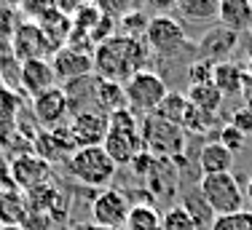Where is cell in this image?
I'll return each instance as SVG.
<instances>
[{"instance_id":"2","label":"cell","mask_w":252,"mask_h":230,"mask_svg":"<svg viewBox=\"0 0 252 230\" xmlns=\"http://www.w3.org/2000/svg\"><path fill=\"white\" fill-rule=\"evenodd\" d=\"M107 120H110V129H107L102 147H105V153L113 158L116 166H131L145 153L140 137V115H134L129 107H124V110L107 115Z\"/></svg>"},{"instance_id":"12","label":"cell","mask_w":252,"mask_h":230,"mask_svg":"<svg viewBox=\"0 0 252 230\" xmlns=\"http://www.w3.org/2000/svg\"><path fill=\"white\" fill-rule=\"evenodd\" d=\"M51 67H54V75H57V83H62V86H67L73 81H81V78H89L94 72L92 54L81 51V48H73V46L57 48L51 57Z\"/></svg>"},{"instance_id":"35","label":"cell","mask_w":252,"mask_h":230,"mask_svg":"<svg viewBox=\"0 0 252 230\" xmlns=\"http://www.w3.org/2000/svg\"><path fill=\"white\" fill-rule=\"evenodd\" d=\"M242 94H244V107H250V110H252V78H250V75H244Z\"/></svg>"},{"instance_id":"24","label":"cell","mask_w":252,"mask_h":230,"mask_svg":"<svg viewBox=\"0 0 252 230\" xmlns=\"http://www.w3.org/2000/svg\"><path fill=\"white\" fill-rule=\"evenodd\" d=\"M185 110H188V96H185V94H177V91H169V94L164 96V102L156 107L153 115H158V118H164V120H169V123H175V126H180V129H183Z\"/></svg>"},{"instance_id":"42","label":"cell","mask_w":252,"mask_h":230,"mask_svg":"<svg viewBox=\"0 0 252 230\" xmlns=\"http://www.w3.org/2000/svg\"><path fill=\"white\" fill-rule=\"evenodd\" d=\"M0 225H3V222H0Z\"/></svg>"},{"instance_id":"17","label":"cell","mask_w":252,"mask_h":230,"mask_svg":"<svg viewBox=\"0 0 252 230\" xmlns=\"http://www.w3.org/2000/svg\"><path fill=\"white\" fill-rule=\"evenodd\" d=\"M218 22L220 27L244 35L252 29V3L250 0H220L218 3Z\"/></svg>"},{"instance_id":"38","label":"cell","mask_w":252,"mask_h":230,"mask_svg":"<svg viewBox=\"0 0 252 230\" xmlns=\"http://www.w3.org/2000/svg\"><path fill=\"white\" fill-rule=\"evenodd\" d=\"M244 198L250 201V206H252V177L247 179V190H244Z\"/></svg>"},{"instance_id":"32","label":"cell","mask_w":252,"mask_h":230,"mask_svg":"<svg viewBox=\"0 0 252 230\" xmlns=\"http://www.w3.org/2000/svg\"><path fill=\"white\" fill-rule=\"evenodd\" d=\"M99 11L102 14H121V16H126V14H131V11H137V5H140V0H99Z\"/></svg>"},{"instance_id":"27","label":"cell","mask_w":252,"mask_h":230,"mask_svg":"<svg viewBox=\"0 0 252 230\" xmlns=\"http://www.w3.org/2000/svg\"><path fill=\"white\" fill-rule=\"evenodd\" d=\"M183 209H185V211H188V214L196 220L199 230H201V228H209V225H212V220H215L212 209H209L207 203L201 201L199 193H188V196L183 198Z\"/></svg>"},{"instance_id":"5","label":"cell","mask_w":252,"mask_h":230,"mask_svg":"<svg viewBox=\"0 0 252 230\" xmlns=\"http://www.w3.org/2000/svg\"><path fill=\"white\" fill-rule=\"evenodd\" d=\"M196 193H199L201 201L212 209L215 217L233 214V211L244 209V190L231 172L201 174L199 185H196Z\"/></svg>"},{"instance_id":"3","label":"cell","mask_w":252,"mask_h":230,"mask_svg":"<svg viewBox=\"0 0 252 230\" xmlns=\"http://www.w3.org/2000/svg\"><path fill=\"white\" fill-rule=\"evenodd\" d=\"M140 137L142 150L156 161H175L185 153V131L158 115L140 118Z\"/></svg>"},{"instance_id":"21","label":"cell","mask_w":252,"mask_h":230,"mask_svg":"<svg viewBox=\"0 0 252 230\" xmlns=\"http://www.w3.org/2000/svg\"><path fill=\"white\" fill-rule=\"evenodd\" d=\"M188 102L201 113H209V115H218V110L223 107V99L225 96L218 91L215 83H201V86H190L188 88Z\"/></svg>"},{"instance_id":"43","label":"cell","mask_w":252,"mask_h":230,"mask_svg":"<svg viewBox=\"0 0 252 230\" xmlns=\"http://www.w3.org/2000/svg\"><path fill=\"white\" fill-rule=\"evenodd\" d=\"M250 3H252V0H250Z\"/></svg>"},{"instance_id":"6","label":"cell","mask_w":252,"mask_h":230,"mask_svg":"<svg viewBox=\"0 0 252 230\" xmlns=\"http://www.w3.org/2000/svg\"><path fill=\"white\" fill-rule=\"evenodd\" d=\"M124 91H126V107L134 115L145 118V115L156 113V107L164 102V96L169 94V88H166L164 78H161L158 72L142 70L124 83Z\"/></svg>"},{"instance_id":"8","label":"cell","mask_w":252,"mask_h":230,"mask_svg":"<svg viewBox=\"0 0 252 230\" xmlns=\"http://www.w3.org/2000/svg\"><path fill=\"white\" fill-rule=\"evenodd\" d=\"M11 54H14L16 62H35V59H46L54 57V43L46 38V32L40 29V24L35 19H25L14 27V35L8 40Z\"/></svg>"},{"instance_id":"40","label":"cell","mask_w":252,"mask_h":230,"mask_svg":"<svg viewBox=\"0 0 252 230\" xmlns=\"http://www.w3.org/2000/svg\"><path fill=\"white\" fill-rule=\"evenodd\" d=\"M0 230H25L22 225H0Z\"/></svg>"},{"instance_id":"16","label":"cell","mask_w":252,"mask_h":230,"mask_svg":"<svg viewBox=\"0 0 252 230\" xmlns=\"http://www.w3.org/2000/svg\"><path fill=\"white\" fill-rule=\"evenodd\" d=\"M75 153V142L70 137L67 129H46L40 131L38 139H35V155H40L43 161H57V158H64L67 161L70 155Z\"/></svg>"},{"instance_id":"18","label":"cell","mask_w":252,"mask_h":230,"mask_svg":"<svg viewBox=\"0 0 252 230\" xmlns=\"http://www.w3.org/2000/svg\"><path fill=\"white\" fill-rule=\"evenodd\" d=\"M196 163H199L201 174H220V172H231V166H233V153H228L223 144L215 142V139H212V142H204V144H201Z\"/></svg>"},{"instance_id":"34","label":"cell","mask_w":252,"mask_h":230,"mask_svg":"<svg viewBox=\"0 0 252 230\" xmlns=\"http://www.w3.org/2000/svg\"><path fill=\"white\" fill-rule=\"evenodd\" d=\"M83 5H86V0H57V11H62L64 16L75 14V11H81Z\"/></svg>"},{"instance_id":"14","label":"cell","mask_w":252,"mask_h":230,"mask_svg":"<svg viewBox=\"0 0 252 230\" xmlns=\"http://www.w3.org/2000/svg\"><path fill=\"white\" fill-rule=\"evenodd\" d=\"M239 40H242V35H236V32H231V29L218 24L209 32H204V38L199 40V54H201V59H207L212 64L228 62V57L236 51Z\"/></svg>"},{"instance_id":"28","label":"cell","mask_w":252,"mask_h":230,"mask_svg":"<svg viewBox=\"0 0 252 230\" xmlns=\"http://www.w3.org/2000/svg\"><path fill=\"white\" fill-rule=\"evenodd\" d=\"M209 230H252V211L239 209L233 214H220L212 220Z\"/></svg>"},{"instance_id":"36","label":"cell","mask_w":252,"mask_h":230,"mask_svg":"<svg viewBox=\"0 0 252 230\" xmlns=\"http://www.w3.org/2000/svg\"><path fill=\"white\" fill-rule=\"evenodd\" d=\"M148 3L158 5V8H175V5H177V0H148Z\"/></svg>"},{"instance_id":"22","label":"cell","mask_w":252,"mask_h":230,"mask_svg":"<svg viewBox=\"0 0 252 230\" xmlns=\"http://www.w3.org/2000/svg\"><path fill=\"white\" fill-rule=\"evenodd\" d=\"M218 3L220 0H177V14L185 22H209L218 19Z\"/></svg>"},{"instance_id":"19","label":"cell","mask_w":252,"mask_h":230,"mask_svg":"<svg viewBox=\"0 0 252 230\" xmlns=\"http://www.w3.org/2000/svg\"><path fill=\"white\" fill-rule=\"evenodd\" d=\"M244 67L233 64L231 59L228 62H220L215 64L212 70V83L218 86V91L223 96H233V94H242V86H244Z\"/></svg>"},{"instance_id":"4","label":"cell","mask_w":252,"mask_h":230,"mask_svg":"<svg viewBox=\"0 0 252 230\" xmlns=\"http://www.w3.org/2000/svg\"><path fill=\"white\" fill-rule=\"evenodd\" d=\"M67 169L81 185L99 187V190H105L118 174V166L113 163L110 155L105 153L102 144H94V147H75V153L67 158Z\"/></svg>"},{"instance_id":"26","label":"cell","mask_w":252,"mask_h":230,"mask_svg":"<svg viewBox=\"0 0 252 230\" xmlns=\"http://www.w3.org/2000/svg\"><path fill=\"white\" fill-rule=\"evenodd\" d=\"M161 230H199V225H196V220L183 209V203H177V206L166 209L164 214H161Z\"/></svg>"},{"instance_id":"39","label":"cell","mask_w":252,"mask_h":230,"mask_svg":"<svg viewBox=\"0 0 252 230\" xmlns=\"http://www.w3.org/2000/svg\"><path fill=\"white\" fill-rule=\"evenodd\" d=\"M244 72L252 78V48H250V57H247V64H244Z\"/></svg>"},{"instance_id":"11","label":"cell","mask_w":252,"mask_h":230,"mask_svg":"<svg viewBox=\"0 0 252 230\" xmlns=\"http://www.w3.org/2000/svg\"><path fill=\"white\" fill-rule=\"evenodd\" d=\"M11 179L25 193H35L40 187H49L51 185V163L35 153H25L11 161Z\"/></svg>"},{"instance_id":"41","label":"cell","mask_w":252,"mask_h":230,"mask_svg":"<svg viewBox=\"0 0 252 230\" xmlns=\"http://www.w3.org/2000/svg\"><path fill=\"white\" fill-rule=\"evenodd\" d=\"M0 11H3V0H0Z\"/></svg>"},{"instance_id":"1","label":"cell","mask_w":252,"mask_h":230,"mask_svg":"<svg viewBox=\"0 0 252 230\" xmlns=\"http://www.w3.org/2000/svg\"><path fill=\"white\" fill-rule=\"evenodd\" d=\"M153 54L148 51L142 38H131V35H110L107 40L92 51V64H94V75L99 81H110V83H124L131 75L142 72L148 67Z\"/></svg>"},{"instance_id":"33","label":"cell","mask_w":252,"mask_h":230,"mask_svg":"<svg viewBox=\"0 0 252 230\" xmlns=\"http://www.w3.org/2000/svg\"><path fill=\"white\" fill-rule=\"evenodd\" d=\"M228 123H231L233 129H239L244 137L252 134V110L250 107H236V110L231 113V118H228Z\"/></svg>"},{"instance_id":"10","label":"cell","mask_w":252,"mask_h":230,"mask_svg":"<svg viewBox=\"0 0 252 230\" xmlns=\"http://www.w3.org/2000/svg\"><path fill=\"white\" fill-rule=\"evenodd\" d=\"M107 129H110V120L107 115L92 107V110H75L70 115V123H67V131L73 137L75 147H94V144H102L107 137Z\"/></svg>"},{"instance_id":"37","label":"cell","mask_w":252,"mask_h":230,"mask_svg":"<svg viewBox=\"0 0 252 230\" xmlns=\"http://www.w3.org/2000/svg\"><path fill=\"white\" fill-rule=\"evenodd\" d=\"M73 230H110V228H99V225H94V222H81V225H75Z\"/></svg>"},{"instance_id":"30","label":"cell","mask_w":252,"mask_h":230,"mask_svg":"<svg viewBox=\"0 0 252 230\" xmlns=\"http://www.w3.org/2000/svg\"><path fill=\"white\" fill-rule=\"evenodd\" d=\"M218 131H220V134H218V139H215V142H220V144H223V147L228 150V153H233V155H236L239 150L244 147V139H247V137H244L239 129H233L231 123L220 126Z\"/></svg>"},{"instance_id":"7","label":"cell","mask_w":252,"mask_h":230,"mask_svg":"<svg viewBox=\"0 0 252 230\" xmlns=\"http://www.w3.org/2000/svg\"><path fill=\"white\" fill-rule=\"evenodd\" d=\"M142 40H145L148 51L153 57H172V54L183 51L188 46V32H185L180 19H175L169 14H158V16L148 19Z\"/></svg>"},{"instance_id":"31","label":"cell","mask_w":252,"mask_h":230,"mask_svg":"<svg viewBox=\"0 0 252 230\" xmlns=\"http://www.w3.org/2000/svg\"><path fill=\"white\" fill-rule=\"evenodd\" d=\"M212 70L215 64L201 59V62H193L188 67V86H201V83H212Z\"/></svg>"},{"instance_id":"20","label":"cell","mask_w":252,"mask_h":230,"mask_svg":"<svg viewBox=\"0 0 252 230\" xmlns=\"http://www.w3.org/2000/svg\"><path fill=\"white\" fill-rule=\"evenodd\" d=\"M94 105L97 110L105 115H113L126 107V91L121 83H110V81H99L97 78V88H94Z\"/></svg>"},{"instance_id":"13","label":"cell","mask_w":252,"mask_h":230,"mask_svg":"<svg viewBox=\"0 0 252 230\" xmlns=\"http://www.w3.org/2000/svg\"><path fill=\"white\" fill-rule=\"evenodd\" d=\"M32 113H35V118H38L40 126H46V129H59V126L64 123V118L70 115V99H67V94H64V88L54 86L46 94L35 96Z\"/></svg>"},{"instance_id":"29","label":"cell","mask_w":252,"mask_h":230,"mask_svg":"<svg viewBox=\"0 0 252 230\" xmlns=\"http://www.w3.org/2000/svg\"><path fill=\"white\" fill-rule=\"evenodd\" d=\"M22 107V99L11 88H0V123H14L16 113Z\"/></svg>"},{"instance_id":"9","label":"cell","mask_w":252,"mask_h":230,"mask_svg":"<svg viewBox=\"0 0 252 230\" xmlns=\"http://www.w3.org/2000/svg\"><path fill=\"white\" fill-rule=\"evenodd\" d=\"M129 211H131L129 196H126L124 190H116V187H105V190H99L92 201V222L99 228L124 230Z\"/></svg>"},{"instance_id":"25","label":"cell","mask_w":252,"mask_h":230,"mask_svg":"<svg viewBox=\"0 0 252 230\" xmlns=\"http://www.w3.org/2000/svg\"><path fill=\"white\" fill-rule=\"evenodd\" d=\"M215 123H218V115L201 113L188 102V110H185V118H183V131H190V134H209V129H212Z\"/></svg>"},{"instance_id":"23","label":"cell","mask_w":252,"mask_h":230,"mask_svg":"<svg viewBox=\"0 0 252 230\" xmlns=\"http://www.w3.org/2000/svg\"><path fill=\"white\" fill-rule=\"evenodd\" d=\"M124 230H161V211L153 203H134Z\"/></svg>"},{"instance_id":"15","label":"cell","mask_w":252,"mask_h":230,"mask_svg":"<svg viewBox=\"0 0 252 230\" xmlns=\"http://www.w3.org/2000/svg\"><path fill=\"white\" fill-rule=\"evenodd\" d=\"M19 83L22 88L32 96H40L46 94L49 88L59 86L57 83V75H54V67H51V59H35V62H22L19 64Z\"/></svg>"}]
</instances>
